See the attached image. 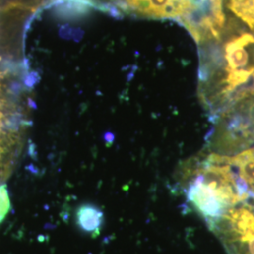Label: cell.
I'll return each mask as SVG.
<instances>
[{"mask_svg": "<svg viewBox=\"0 0 254 254\" xmlns=\"http://www.w3.org/2000/svg\"><path fill=\"white\" fill-rule=\"evenodd\" d=\"M104 222V213L95 204L84 203L75 211V223L84 233L98 236Z\"/></svg>", "mask_w": 254, "mask_h": 254, "instance_id": "cell-5", "label": "cell"}, {"mask_svg": "<svg viewBox=\"0 0 254 254\" xmlns=\"http://www.w3.org/2000/svg\"><path fill=\"white\" fill-rule=\"evenodd\" d=\"M10 209V200L7 187L5 185H0V223L8 214Z\"/></svg>", "mask_w": 254, "mask_h": 254, "instance_id": "cell-7", "label": "cell"}, {"mask_svg": "<svg viewBox=\"0 0 254 254\" xmlns=\"http://www.w3.org/2000/svg\"><path fill=\"white\" fill-rule=\"evenodd\" d=\"M251 196L254 197V147L234 156H226Z\"/></svg>", "mask_w": 254, "mask_h": 254, "instance_id": "cell-4", "label": "cell"}, {"mask_svg": "<svg viewBox=\"0 0 254 254\" xmlns=\"http://www.w3.org/2000/svg\"><path fill=\"white\" fill-rule=\"evenodd\" d=\"M27 122L14 104L0 96V178L9 176L21 152Z\"/></svg>", "mask_w": 254, "mask_h": 254, "instance_id": "cell-3", "label": "cell"}, {"mask_svg": "<svg viewBox=\"0 0 254 254\" xmlns=\"http://www.w3.org/2000/svg\"><path fill=\"white\" fill-rule=\"evenodd\" d=\"M192 167L194 168L186 174L187 197L209 222L253 197L228 163L226 155L209 154L204 161Z\"/></svg>", "mask_w": 254, "mask_h": 254, "instance_id": "cell-1", "label": "cell"}, {"mask_svg": "<svg viewBox=\"0 0 254 254\" xmlns=\"http://www.w3.org/2000/svg\"><path fill=\"white\" fill-rule=\"evenodd\" d=\"M226 7L254 33V0H226Z\"/></svg>", "mask_w": 254, "mask_h": 254, "instance_id": "cell-6", "label": "cell"}, {"mask_svg": "<svg viewBox=\"0 0 254 254\" xmlns=\"http://www.w3.org/2000/svg\"><path fill=\"white\" fill-rule=\"evenodd\" d=\"M185 11L179 22L197 44L219 39L225 28L224 0H183Z\"/></svg>", "mask_w": 254, "mask_h": 254, "instance_id": "cell-2", "label": "cell"}]
</instances>
